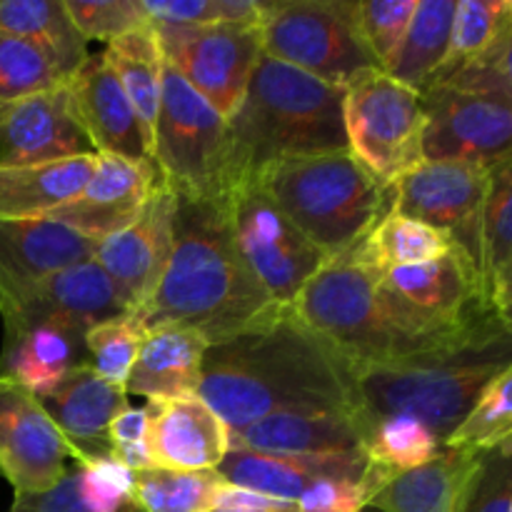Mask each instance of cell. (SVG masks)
I'll return each mask as SVG.
<instances>
[{
	"label": "cell",
	"mask_w": 512,
	"mask_h": 512,
	"mask_svg": "<svg viewBox=\"0 0 512 512\" xmlns=\"http://www.w3.org/2000/svg\"><path fill=\"white\" fill-rule=\"evenodd\" d=\"M195 395L228 430L280 413L358 415L350 365L293 313L208 348Z\"/></svg>",
	"instance_id": "1"
},
{
	"label": "cell",
	"mask_w": 512,
	"mask_h": 512,
	"mask_svg": "<svg viewBox=\"0 0 512 512\" xmlns=\"http://www.w3.org/2000/svg\"><path fill=\"white\" fill-rule=\"evenodd\" d=\"M285 315L290 310L273 303L240 255L225 205L175 198L168 265L148 303L135 313L145 333L178 323L198 330L213 348Z\"/></svg>",
	"instance_id": "2"
},
{
	"label": "cell",
	"mask_w": 512,
	"mask_h": 512,
	"mask_svg": "<svg viewBox=\"0 0 512 512\" xmlns=\"http://www.w3.org/2000/svg\"><path fill=\"white\" fill-rule=\"evenodd\" d=\"M293 315L350 368L415 363L512 340L510 330L463 328L415 313L380 283L378 270L350 253L308 280Z\"/></svg>",
	"instance_id": "3"
},
{
	"label": "cell",
	"mask_w": 512,
	"mask_h": 512,
	"mask_svg": "<svg viewBox=\"0 0 512 512\" xmlns=\"http://www.w3.org/2000/svg\"><path fill=\"white\" fill-rule=\"evenodd\" d=\"M340 85L260 55L230 130V188L295 155L348 150Z\"/></svg>",
	"instance_id": "4"
},
{
	"label": "cell",
	"mask_w": 512,
	"mask_h": 512,
	"mask_svg": "<svg viewBox=\"0 0 512 512\" xmlns=\"http://www.w3.org/2000/svg\"><path fill=\"white\" fill-rule=\"evenodd\" d=\"M255 178L305 240L330 260L353 250L393 208V190L380 185L350 150L275 160Z\"/></svg>",
	"instance_id": "5"
},
{
	"label": "cell",
	"mask_w": 512,
	"mask_h": 512,
	"mask_svg": "<svg viewBox=\"0 0 512 512\" xmlns=\"http://www.w3.org/2000/svg\"><path fill=\"white\" fill-rule=\"evenodd\" d=\"M512 365V340L443 358L363 365L353 373L360 430L380 418H410L445 443L483 390Z\"/></svg>",
	"instance_id": "6"
},
{
	"label": "cell",
	"mask_w": 512,
	"mask_h": 512,
	"mask_svg": "<svg viewBox=\"0 0 512 512\" xmlns=\"http://www.w3.org/2000/svg\"><path fill=\"white\" fill-rule=\"evenodd\" d=\"M150 158L175 198L225 205L230 190V130L168 63L163 65Z\"/></svg>",
	"instance_id": "7"
},
{
	"label": "cell",
	"mask_w": 512,
	"mask_h": 512,
	"mask_svg": "<svg viewBox=\"0 0 512 512\" xmlns=\"http://www.w3.org/2000/svg\"><path fill=\"white\" fill-rule=\"evenodd\" d=\"M260 35L263 55L340 88L378 68L360 35L358 0H260Z\"/></svg>",
	"instance_id": "8"
},
{
	"label": "cell",
	"mask_w": 512,
	"mask_h": 512,
	"mask_svg": "<svg viewBox=\"0 0 512 512\" xmlns=\"http://www.w3.org/2000/svg\"><path fill=\"white\" fill-rule=\"evenodd\" d=\"M343 125L350 155L380 185L390 188L425 160L423 98L383 70H360L345 83Z\"/></svg>",
	"instance_id": "9"
},
{
	"label": "cell",
	"mask_w": 512,
	"mask_h": 512,
	"mask_svg": "<svg viewBox=\"0 0 512 512\" xmlns=\"http://www.w3.org/2000/svg\"><path fill=\"white\" fill-rule=\"evenodd\" d=\"M230 230L248 268L278 308L290 310L308 280L328 263L273 203L255 175L238 180L225 198Z\"/></svg>",
	"instance_id": "10"
},
{
	"label": "cell",
	"mask_w": 512,
	"mask_h": 512,
	"mask_svg": "<svg viewBox=\"0 0 512 512\" xmlns=\"http://www.w3.org/2000/svg\"><path fill=\"white\" fill-rule=\"evenodd\" d=\"M155 25V23H153ZM163 60L230 120L263 55L260 18L215 25H155Z\"/></svg>",
	"instance_id": "11"
},
{
	"label": "cell",
	"mask_w": 512,
	"mask_h": 512,
	"mask_svg": "<svg viewBox=\"0 0 512 512\" xmlns=\"http://www.w3.org/2000/svg\"><path fill=\"white\" fill-rule=\"evenodd\" d=\"M425 110V160H455L493 170L512 160V95L430 85Z\"/></svg>",
	"instance_id": "12"
},
{
	"label": "cell",
	"mask_w": 512,
	"mask_h": 512,
	"mask_svg": "<svg viewBox=\"0 0 512 512\" xmlns=\"http://www.w3.org/2000/svg\"><path fill=\"white\" fill-rule=\"evenodd\" d=\"M490 173L493 170L455 160H423L390 185L393 210L448 233L475 263L478 220Z\"/></svg>",
	"instance_id": "13"
},
{
	"label": "cell",
	"mask_w": 512,
	"mask_h": 512,
	"mask_svg": "<svg viewBox=\"0 0 512 512\" xmlns=\"http://www.w3.org/2000/svg\"><path fill=\"white\" fill-rule=\"evenodd\" d=\"M70 450L40 400L0 378V475L15 495L48 493L68 473Z\"/></svg>",
	"instance_id": "14"
},
{
	"label": "cell",
	"mask_w": 512,
	"mask_h": 512,
	"mask_svg": "<svg viewBox=\"0 0 512 512\" xmlns=\"http://www.w3.org/2000/svg\"><path fill=\"white\" fill-rule=\"evenodd\" d=\"M175 195L163 183L153 190L143 213L120 233L100 240L93 260L113 283L130 315L138 313L158 288L173 250Z\"/></svg>",
	"instance_id": "15"
},
{
	"label": "cell",
	"mask_w": 512,
	"mask_h": 512,
	"mask_svg": "<svg viewBox=\"0 0 512 512\" xmlns=\"http://www.w3.org/2000/svg\"><path fill=\"white\" fill-rule=\"evenodd\" d=\"M163 183L155 163H135L120 155H98L93 178L63 208L45 220L65 225L83 238L100 240L128 228Z\"/></svg>",
	"instance_id": "16"
},
{
	"label": "cell",
	"mask_w": 512,
	"mask_h": 512,
	"mask_svg": "<svg viewBox=\"0 0 512 512\" xmlns=\"http://www.w3.org/2000/svg\"><path fill=\"white\" fill-rule=\"evenodd\" d=\"M98 155L73 110L68 85L0 105V168Z\"/></svg>",
	"instance_id": "17"
},
{
	"label": "cell",
	"mask_w": 512,
	"mask_h": 512,
	"mask_svg": "<svg viewBox=\"0 0 512 512\" xmlns=\"http://www.w3.org/2000/svg\"><path fill=\"white\" fill-rule=\"evenodd\" d=\"M98 243L53 220H0V315L48 275L93 260Z\"/></svg>",
	"instance_id": "18"
},
{
	"label": "cell",
	"mask_w": 512,
	"mask_h": 512,
	"mask_svg": "<svg viewBox=\"0 0 512 512\" xmlns=\"http://www.w3.org/2000/svg\"><path fill=\"white\" fill-rule=\"evenodd\" d=\"M38 400L68 445L73 463L110 458L108 430L130 408L125 388L108 383L88 363H80Z\"/></svg>",
	"instance_id": "19"
},
{
	"label": "cell",
	"mask_w": 512,
	"mask_h": 512,
	"mask_svg": "<svg viewBox=\"0 0 512 512\" xmlns=\"http://www.w3.org/2000/svg\"><path fill=\"white\" fill-rule=\"evenodd\" d=\"M143 410L153 468L218 470L228 453V428L198 395L148 400Z\"/></svg>",
	"instance_id": "20"
},
{
	"label": "cell",
	"mask_w": 512,
	"mask_h": 512,
	"mask_svg": "<svg viewBox=\"0 0 512 512\" xmlns=\"http://www.w3.org/2000/svg\"><path fill=\"white\" fill-rule=\"evenodd\" d=\"M118 315H128V310L120 303L113 283L95 260H85L35 285L13 310L3 313V328L55 323L88 333L93 325Z\"/></svg>",
	"instance_id": "21"
},
{
	"label": "cell",
	"mask_w": 512,
	"mask_h": 512,
	"mask_svg": "<svg viewBox=\"0 0 512 512\" xmlns=\"http://www.w3.org/2000/svg\"><path fill=\"white\" fill-rule=\"evenodd\" d=\"M68 90L80 128L93 143L95 153L153 163L143 123L103 55H90L70 78Z\"/></svg>",
	"instance_id": "22"
},
{
	"label": "cell",
	"mask_w": 512,
	"mask_h": 512,
	"mask_svg": "<svg viewBox=\"0 0 512 512\" xmlns=\"http://www.w3.org/2000/svg\"><path fill=\"white\" fill-rule=\"evenodd\" d=\"M365 453L348 455H270L253 450H228L215 473L233 488L265 498L295 503L320 480H363Z\"/></svg>",
	"instance_id": "23"
},
{
	"label": "cell",
	"mask_w": 512,
	"mask_h": 512,
	"mask_svg": "<svg viewBox=\"0 0 512 512\" xmlns=\"http://www.w3.org/2000/svg\"><path fill=\"white\" fill-rule=\"evenodd\" d=\"M228 450L270 455H348L363 453L358 415L280 413L228 430Z\"/></svg>",
	"instance_id": "24"
},
{
	"label": "cell",
	"mask_w": 512,
	"mask_h": 512,
	"mask_svg": "<svg viewBox=\"0 0 512 512\" xmlns=\"http://www.w3.org/2000/svg\"><path fill=\"white\" fill-rule=\"evenodd\" d=\"M208 348V340L185 325L168 323L148 330L125 380V393L148 400L195 395Z\"/></svg>",
	"instance_id": "25"
},
{
	"label": "cell",
	"mask_w": 512,
	"mask_h": 512,
	"mask_svg": "<svg viewBox=\"0 0 512 512\" xmlns=\"http://www.w3.org/2000/svg\"><path fill=\"white\" fill-rule=\"evenodd\" d=\"M88 363L85 333L55 323L8 325L0 353V378L23 385L30 393H48L70 368Z\"/></svg>",
	"instance_id": "26"
},
{
	"label": "cell",
	"mask_w": 512,
	"mask_h": 512,
	"mask_svg": "<svg viewBox=\"0 0 512 512\" xmlns=\"http://www.w3.org/2000/svg\"><path fill=\"white\" fill-rule=\"evenodd\" d=\"M475 265L488 305L512 325V160L490 173L478 220Z\"/></svg>",
	"instance_id": "27"
},
{
	"label": "cell",
	"mask_w": 512,
	"mask_h": 512,
	"mask_svg": "<svg viewBox=\"0 0 512 512\" xmlns=\"http://www.w3.org/2000/svg\"><path fill=\"white\" fill-rule=\"evenodd\" d=\"M135 473L113 458L73 463L48 493L15 495L10 512H143L133 500Z\"/></svg>",
	"instance_id": "28"
},
{
	"label": "cell",
	"mask_w": 512,
	"mask_h": 512,
	"mask_svg": "<svg viewBox=\"0 0 512 512\" xmlns=\"http://www.w3.org/2000/svg\"><path fill=\"white\" fill-rule=\"evenodd\" d=\"M98 155L0 168V220H38L63 208L93 178Z\"/></svg>",
	"instance_id": "29"
},
{
	"label": "cell",
	"mask_w": 512,
	"mask_h": 512,
	"mask_svg": "<svg viewBox=\"0 0 512 512\" xmlns=\"http://www.w3.org/2000/svg\"><path fill=\"white\" fill-rule=\"evenodd\" d=\"M0 33L33 43L68 83L90 58L65 0H0Z\"/></svg>",
	"instance_id": "30"
},
{
	"label": "cell",
	"mask_w": 512,
	"mask_h": 512,
	"mask_svg": "<svg viewBox=\"0 0 512 512\" xmlns=\"http://www.w3.org/2000/svg\"><path fill=\"white\" fill-rule=\"evenodd\" d=\"M458 0H418L408 30L383 73L423 93L443 65Z\"/></svg>",
	"instance_id": "31"
},
{
	"label": "cell",
	"mask_w": 512,
	"mask_h": 512,
	"mask_svg": "<svg viewBox=\"0 0 512 512\" xmlns=\"http://www.w3.org/2000/svg\"><path fill=\"white\" fill-rule=\"evenodd\" d=\"M100 55H103L105 65L113 70L130 103H133L145 135L150 140L153 138L155 115H158L165 65L163 50H160L158 43V30H155L153 23H145L143 28L105 45Z\"/></svg>",
	"instance_id": "32"
},
{
	"label": "cell",
	"mask_w": 512,
	"mask_h": 512,
	"mask_svg": "<svg viewBox=\"0 0 512 512\" xmlns=\"http://www.w3.org/2000/svg\"><path fill=\"white\" fill-rule=\"evenodd\" d=\"M363 453L368 458L365 470V490L380 485L383 480L420 468L443 453V440L410 418H380L363 425Z\"/></svg>",
	"instance_id": "33"
},
{
	"label": "cell",
	"mask_w": 512,
	"mask_h": 512,
	"mask_svg": "<svg viewBox=\"0 0 512 512\" xmlns=\"http://www.w3.org/2000/svg\"><path fill=\"white\" fill-rule=\"evenodd\" d=\"M450 248H453V240L448 233L430 228L420 220L405 218L390 208L348 253L368 268L385 273L393 268H408V265L438 260Z\"/></svg>",
	"instance_id": "34"
},
{
	"label": "cell",
	"mask_w": 512,
	"mask_h": 512,
	"mask_svg": "<svg viewBox=\"0 0 512 512\" xmlns=\"http://www.w3.org/2000/svg\"><path fill=\"white\" fill-rule=\"evenodd\" d=\"M225 485L215 470L148 468L135 473L133 500L143 512H208Z\"/></svg>",
	"instance_id": "35"
},
{
	"label": "cell",
	"mask_w": 512,
	"mask_h": 512,
	"mask_svg": "<svg viewBox=\"0 0 512 512\" xmlns=\"http://www.w3.org/2000/svg\"><path fill=\"white\" fill-rule=\"evenodd\" d=\"M512 25V3L510 0H458L455 5L453 30H450L448 55L438 73L433 75L430 85L448 80L460 65L483 53L503 30ZM428 85V88H430Z\"/></svg>",
	"instance_id": "36"
},
{
	"label": "cell",
	"mask_w": 512,
	"mask_h": 512,
	"mask_svg": "<svg viewBox=\"0 0 512 512\" xmlns=\"http://www.w3.org/2000/svg\"><path fill=\"white\" fill-rule=\"evenodd\" d=\"M512 365L505 368L470 408L463 423L445 438L443 448L490 453L512 443Z\"/></svg>",
	"instance_id": "37"
},
{
	"label": "cell",
	"mask_w": 512,
	"mask_h": 512,
	"mask_svg": "<svg viewBox=\"0 0 512 512\" xmlns=\"http://www.w3.org/2000/svg\"><path fill=\"white\" fill-rule=\"evenodd\" d=\"M145 340V328L135 315H118L103 320L85 333V358L88 365L108 383L125 388L130 368Z\"/></svg>",
	"instance_id": "38"
},
{
	"label": "cell",
	"mask_w": 512,
	"mask_h": 512,
	"mask_svg": "<svg viewBox=\"0 0 512 512\" xmlns=\"http://www.w3.org/2000/svg\"><path fill=\"white\" fill-rule=\"evenodd\" d=\"M68 85L33 43L0 33V105Z\"/></svg>",
	"instance_id": "39"
},
{
	"label": "cell",
	"mask_w": 512,
	"mask_h": 512,
	"mask_svg": "<svg viewBox=\"0 0 512 512\" xmlns=\"http://www.w3.org/2000/svg\"><path fill=\"white\" fill-rule=\"evenodd\" d=\"M65 8L85 40L105 45L150 23L143 0H65Z\"/></svg>",
	"instance_id": "40"
},
{
	"label": "cell",
	"mask_w": 512,
	"mask_h": 512,
	"mask_svg": "<svg viewBox=\"0 0 512 512\" xmlns=\"http://www.w3.org/2000/svg\"><path fill=\"white\" fill-rule=\"evenodd\" d=\"M418 0H358V25L380 70L388 68Z\"/></svg>",
	"instance_id": "41"
},
{
	"label": "cell",
	"mask_w": 512,
	"mask_h": 512,
	"mask_svg": "<svg viewBox=\"0 0 512 512\" xmlns=\"http://www.w3.org/2000/svg\"><path fill=\"white\" fill-rule=\"evenodd\" d=\"M155 25H215L260 18V0H143Z\"/></svg>",
	"instance_id": "42"
},
{
	"label": "cell",
	"mask_w": 512,
	"mask_h": 512,
	"mask_svg": "<svg viewBox=\"0 0 512 512\" xmlns=\"http://www.w3.org/2000/svg\"><path fill=\"white\" fill-rule=\"evenodd\" d=\"M438 85L473 90V93L512 95V25L493 40V45L460 65L448 80Z\"/></svg>",
	"instance_id": "43"
},
{
	"label": "cell",
	"mask_w": 512,
	"mask_h": 512,
	"mask_svg": "<svg viewBox=\"0 0 512 512\" xmlns=\"http://www.w3.org/2000/svg\"><path fill=\"white\" fill-rule=\"evenodd\" d=\"M463 512H512V443L483 455Z\"/></svg>",
	"instance_id": "44"
},
{
	"label": "cell",
	"mask_w": 512,
	"mask_h": 512,
	"mask_svg": "<svg viewBox=\"0 0 512 512\" xmlns=\"http://www.w3.org/2000/svg\"><path fill=\"white\" fill-rule=\"evenodd\" d=\"M108 445L110 458L115 463L125 465L128 470L138 473V470L153 468L148 455V428H145V410L143 408H128L113 420L108 430Z\"/></svg>",
	"instance_id": "45"
},
{
	"label": "cell",
	"mask_w": 512,
	"mask_h": 512,
	"mask_svg": "<svg viewBox=\"0 0 512 512\" xmlns=\"http://www.w3.org/2000/svg\"><path fill=\"white\" fill-rule=\"evenodd\" d=\"M298 512H365L368 490L363 480H320L298 500Z\"/></svg>",
	"instance_id": "46"
},
{
	"label": "cell",
	"mask_w": 512,
	"mask_h": 512,
	"mask_svg": "<svg viewBox=\"0 0 512 512\" xmlns=\"http://www.w3.org/2000/svg\"><path fill=\"white\" fill-rule=\"evenodd\" d=\"M208 512H298V505L225 485V490L218 495V500Z\"/></svg>",
	"instance_id": "47"
}]
</instances>
